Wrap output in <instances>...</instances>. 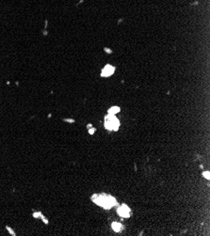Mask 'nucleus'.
<instances>
[{
	"mask_svg": "<svg viewBox=\"0 0 210 236\" xmlns=\"http://www.w3.org/2000/svg\"><path fill=\"white\" fill-rule=\"evenodd\" d=\"M93 201L97 204L100 205L105 209H109L112 206L116 205V200L113 197L110 196H94Z\"/></svg>",
	"mask_w": 210,
	"mask_h": 236,
	"instance_id": "1",
	"label": "nucleus"
},
{
	"mask_svg": "<svg viewBox=\"0 0 210 236\" xmlns=\"http://www.w3.org/2000/svg\"><path fill=\"white\" fill-rule=\"evenodd\" d=\"M105 120H106V123H105V126H106L107 129H109V130H114V131H117V130H118V128H119V126H120V122H119V120L115 117V115L109 114L108 116H106Z\"/></svg>",
	"mask_w": 210,
	"mask_h": 236,
	"instance_id": "2",
	"label": "nucleus"
},
{
	"mask_svg": "<svg viewBox=\"0 0 210 236\" xmlns=\"http://www.w3.org/2000/svg\"><path fill=\"white\" fill-rule=\"evenodd\" d=\"M118 215L122 217L127 218L130 216V209L127 207L126 205H123L118 209Z\"/></svg>",
	"mask_w": 210,
	"mask_h": 236,
	"instance_id": "3",
	"label": "nucleus"
},
{
	"mask_svg": "<svg viewBox=\"0 0 210 236\" xmlns=\"http://www.w3.org/2000/svg\"><path fill=\"white\" fill-rule=\"evenodd\" d=\"M114 72H115V68L114 67H112L111 65H107L102 71V76H104V77L110 76L111 75H113Z\"/></svg>",
	"mask_w": 210,
	"mask_h": 236,
	"instance_id": "4",
	"label": "nucleus"
},
{
	"mask_svg": "<svg viewBox=\"0 0 210 236\" xmlns=\"http://www.w3.org/2000/svg\"><path fill=\"white\" fill-rule=\"evenodd\" d=\"M112 229L115 231L119 232V231H121L123 230V225L120 224V223H117V222H114V223H112Z\"/></svg>",
	"mask_w": 210,
	"mask_h": 236,
	"instance_id": "5",
	"label": "nucleus"
},
{
	"mask_svg": "<svg viewBox=\"0 0 210 236\" xmlns=\"http://www.w3.org/2000/svg\"><path fill=\"white\" fill-rule=\"evenodd\" d=\"M120 107H118V106H113V107H111L109 110V114H111V115H115V114H117L118 112H120Z\"/></svg>",
	"mask_w": 210,
	"mask_h": 236,
	"instance_id": "6",
	"label": "nucleus"
},
{
	"mask_svg": "<svg viewBox=\"0 0 210 236\" xmlns=\"http://www.w3.org/2000/svg\"><path fill=\"white\" fill-rule=\"evenodd\" d=\"M204 176L206 177V179H209V172H207V171L204 172Z\"/></svg>",
	"mask_w": 210,
	"mask_h": 236,
	"instance_id": "7",
	"label": "nucleus"
},
{
	"mask_svg": "<svg viewBox=\"0 0 210 236\" xmlns=\"http://www.w3.org/2000/svg\"><path fill=\"white\" fill-rule=\"evenodd\" d=\"M94 131H95V129H89V134H93V133H94Z\"/></svg>",
	"mask_w": 210,
	"mask_h": 236,
	"instance_id": "8",
	"label": "nucleus"
}]
</instances>
